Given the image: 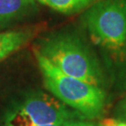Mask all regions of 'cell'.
Returning a JSON list of instances; mask_svg holds the SVG:
<instances>
[{
    "label": "cell",
    "mask_w": 126,
    "mask_h": 126,
    "mask_svg": "<svg viewBox=\"0 0 126 126\" xmlns=\"http://www.w3.org/2000/svg\"><path fill=\"white\" fill-rule=\"evenodd\" d=\"M36 51L62 72L93 85H103L104 75L98 60L77 34H52L41 41Z\"/></svg>",
    "instance_id": "cell-1"
},
{
    "label": "cell",
    "mask_w": 126,
    "mask_h": 126,
    "mask_svg": "<svg viewBox=\"0 0 126 126\" xmlns=\"http://www.w3.org/2000/svg\"><path fill=\"white\" fill-rule=\"evenodd\" d=\"M35 54L44 84L54 97L86 119L99 117L106 105V93L101 87L69 76L36 50Z\"/></svg>",
    "instance_id": "cell-2"
},
{
    "label": "cell",
    "mask_w": 126,
    "mask_h": 126,
    "mask_svg": "<svg viewBox=\"0 0 126 126\" xmlns=\"http://www.w3.org/2000/svg\"><path fill=\"white\" fill-rule=\"evenodd\" d=\"M53 95L33 93L7 111L3 126H45L83 119Z\"/></svg>",
    "instance_id": "cell-3"
},
{
    "label": "cell",
    "mask_w": 126,
    "mask_h": 126,
    "mask_svg": "<svg viewBox=\"0 0 126 126\" xmlns=\"http://www.w3.org/2000/svg\"><path fill=\"white\" fill-rule=\"evenodd\" d=\"M82 19L96 44L117 50L126 43V0H99Z\"/></svg>",
    "instance_id": "cell-4"
},
{
    "label": "cell",
    "mask_w": 126,
    "mask_h": 126,
    "mask_svg": "<svg viewBox=\"0 0 126 126\" xmlns=\"http://www.w3.org/2000/svg\"><path fill=\"white\" fill-rule=\"evenodd\" d=\"M36 9V0H0V30L26 18Z\"/></svg>",
    "instance_id": "cell-5"
},
{
    "label": "cell",
    "mask_w": 126,
    "mask_h": 126,
    "mask_svg": "<svg viewBox=\"0 0 126 126\" xmlns=\"http://www.w3.org/2000/svg\"><path fill=\"white\" fill-rule=\"evenodd\" d=\"M30 30H11L0 33V61L20 50L30 40Z\"/></svg>",
    "instance_id": "cell-6"
},
{
    "label": "cell",
    "mask_w": 126,
    "mask_h": 126,
    "mask_svg": "<svg viewBox=\"0 0 126 126\" xmlns=\"http://www.w3.org/2000/svg\"><path fill=\"white\" fill-rule=\"evenodd\" d=\"M41 4L50 7V9L63 14H75L84 9H89L91 6L99 0H36Z\"/></svg>",
    "instance_id": "cell-7"
},
{
    "label": "cell",
    "mask_w": 126,
    "mask_h": 126,
    "mask_svg": "<svg viewBox=\"0 0 126 126\" xmlns=\"http://www.w3.org/2000/svg\"><path fill=\"white\" fill-rule=\"evenodd\" d=\"M116 115H117L118 120L126 122V95L124 96V98L121 101V103L119 104Z\"/></svg>",
    "instance_id": "cell-8"
},
{
    "label": "cell",
    "mask_w": 126,
    "mask_h": 126,
    "mask_svg": "<svg viewBox=\"0 0 126 126\" xmlns=\"http://www.w3.org/2000/svg\"><path fill=\"white\" fill-rule=\"evenodd\" d=\"M99 126H126V122L118 119H105L100 122Z\"/></svg>",
    "instance_id": "cell-9"
},
{
    "label": "cell",
    "mask_w": 126,
    "mask_h": 126,
    "mask_svg": "<svg viewBox=\"0 0 126 126\" xmlns=\"http://www.w3.org/2000/svg\"><path fill=\"white\" fill-rule=\"evenodd\" d=\"M62 126H97L89 122H84V121H81L80 119H78V120H72V121H69V122H64Z\"/></svg>",
    "instance_id": "cell-10"
},
{
    "label": "cell",
    "mask_w": 126,
    "mask_h": 126,
    "mask_svg": "<svg viewBox=\"0 0 126 126\" xmlns=\"http://www.w3.org/2000/svg\"><path fill=\"white\" fill-rule=\"evenodd\" d=\"M63 124H53V125H45V126H62Z\"/></svg>",
    "instance_id": "cell-11"
}]
</instances>
